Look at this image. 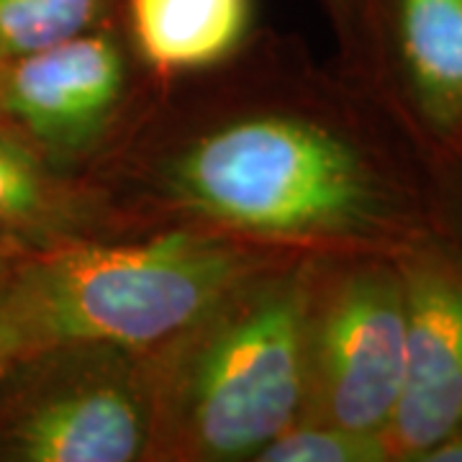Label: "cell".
Segmentation results:
<instances>
[{"mask_svg": "<svg viewBox=\"0 0 462 462\" xmlns=\"http://www.w3.org/2000/svg\"><path fill=\"white\" fill-rule=\"evenodd\" d=\"M352 103L216 118L157 157L152 196L180 226L303 254H398L439 234L430 149Z\"/></svg>", "mask_w": 462, "mask_h": 462, "instance_id": "obj_1", "label": "cell"}, {"mask_svg": "<svg viewBox=\"0 0 462 462\" xmlns=\"http://www.w3.org/2000/svg\"><path fill=\"white\" fill-rule=\"evenodd\" d=\"M296 254L200 226L126 242L0 236V346L11 365L57 346L152 349L231 285Z\"/></svg>", "mask_w": 462, "mask_h": 462, "instance_id": "obj_2", "label": "cell"}, {"mask_svg": "<svg viewBox=\"0 0 462 462\" xmlns=\"http://www.w3.org/2000/svg\"><path fill=\"white\" fill-rule=\"evenodd\" d=\"M309 264L311 254H296L252 273L147 349L149 460H254L296 421Z\"/></svg>", "mask_w": 462, "mask_h": 462, "instance_id": "obj_3", "label": "cell"}, {"mask_svg": "<svg viewBox=\"0 0 462 462\" xmlns=\"http://www.w3.org/2000/svg\"><path fill=\"white\" fill-rule=\"evenodd\" d=\"M406 282L396 254H311L296 421L383 434L406 373Z\"/></svg>", "mask_w": 462, "mask_h": 462, "instance_id": "obj_4", "label": "cell"}, {"mask_svg": "<svg viewBox=\"0 0 462 462\" xmlns=\"http://www.w3.org/2000/svg\"><path fill=\"white\" fill-rule=\"evenodd\" d=\"M0 460L136 462L152 452L147 349L57 346L8 367Z\"/></svg>", "mask_w": 462, "mask_h": 462, "instance_id": "obj_5", "label": "cell"}, {"mask_svg": "<svg viewBox=\"0 0 462 462\" xmlns=\"http://www.w3.org/2000/svg\"><path fill=\"white\" fill-rule=\"evenodd\" d=\"M129 54L118 23L0 65V124L51 165L88 157L126 114Z\"/></svg>", "mask_w": 462, "mask_h": 462, "instance_id": "obj_6", "label": "cell"}, {"mask_svg": "<svg viewBox=\"0 0 462 462\" xmlns=\"http://www.w3.org/2000/svg\"><path fill=\"white\" fill-rule=\"evenodd\" d=\"M406 282V373L385 430L391 462H424L462 430V252L431 234L398 252Z\"/></svg>", "mask_w": 462, "mask_h": 462, "instance_id": "obj_7", "label": "cell"}, {"mask_svg": "<svg viewBox=\"0 0 462 462\" xmlns=\"http://www.w3.org/2000/svg\"><path fill=\"white\" fill-rule=\"evenodd\" d=\"M391 60V106L431 154L462 149V0H363Z\"/></svg>", "mask_w": 462, "mask_h": 462, "instance_id": "obj_8", "label": "cell"}, {"mask_svg": "<svg viewBox=\"0 0 462 462\" xmlns=\"http://www.w3.org/2000/svg\"><path fill=\"white\" fill-rule=\"evenodd\" d=\"M254 0H121L142 62L162 78L226 62L247 39Z\"/></svg>", "mask_w": 462, "mask_h": 462, "instance_id": "obj_9", "label": "cell"}, {"mask_svg": "<svg viewBox=\"0 0 462 462\" xmlns=\"http://www.w3.org/2000/svg\"><path fill=\"white\" fill-rule=\"evenodd\" d=\"M108 206L0 124V236L100 234Z\"/></svg>", "mask_w": 462, "mask_h": 462, "instance_id": "obj_10", "label": "cell"}, {"mask_svg": "<svg viewBox=\"0 0 462 462\" xmlns=\"http://www.w3.org/2000/svg\"><path fill=\"white\" fill-rule=\"evenodd\" d=\"M121 21V0H0V65Z\"/></svg>", "mask_w": 462, "mask_h": 462, "instance_id": "obj_11", "label": "cell"}, {"mask_svg": "<svg viewBox=\"0 0 462 462\" xmlns=\"http://www.w3.org/2000/svg\"><path fill=\"white\" fill-rule=\"evenodd\" d=\"M254 462H391L383 434L293 421L254 455Z\"/></svg>", "mask_w": 462, "mask_h": 462, "instance_id": "obj_12", "label": "cell"}, {"mask_svg": "<svg viewBox=\"0 0 462 462\" xmlns=\"http://www.w3.org/2000/svg\"><path fill=\"white\" fill-rule=\"evenodd\" d=\"M439 234L462 252V154H430Z\"/></svg>", "mask_w": 462, "mask_h": 462, "instance_id": "obj_13", "label": "cell"}, {"mask_svg": "<svg viewBox=\"0 0 462 462\" xmlns=\"http://www.w3.org/2000/svg\"><path fill=\"white\" fill-rule=\"evenodd\" d=\"M424 462H462V430L455 431L437 449H431Z\"/></svg>", "mask_w": 462, "mask_h": 462, "instance_id": "obj_14", "label": "cell"}, {"mask_svg": "<svg viewBox=\"0 0 462 462\" xmlns=\"http://www.w3.org/2000/svg\"><path fill=\"white\" fill-rule=\"evenodd\" d=\"M331 8L337 11V16L342 23H352L355 29H360V14H363V0H329Z\"/></svg>", "mask_w": 462, "mask_h": 462, "instance_id": "obj_15", "label": "cell"}, {"mask_svg": "<svg viewBox=\"0 0 462 462\" xmlns=\"http://www.w3.org/2000/svg\"><path fill=\"white\" fill-rule=\"evenodd\" d=\"M8 367H11V360H8V355L3 352V346H0V380L8 373Z\"/></svg>", "mask_w": 462, "mask_h": 462, "instance_id": "obj_16", "label": "cell"}, {"mask_svg": "<svg viewBox=\"0 0 462 462\" xmlns=\"http://www.w3.org/2000/svg\"><path fill=\"white\" fill-rule=\"evenodd\" d=\"M460 154H462V149H460Z\"/></svg>", "mask_w": 462, "mask_h": 462, "instance_id": "obj_17", "label": "cell"}]
</instances>
